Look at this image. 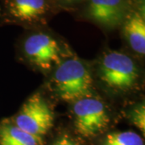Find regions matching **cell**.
I'll return each instance as SVG.
<instances>
[{
    "label": "cell",
    "mask_w": 145,
    "mask_h": 145,
    "mask_svg": "<svg viewBox=\"0 0 145 145\" xmlns=\"http://www.w3.org/2000/svg\"><path fill=\"white\" fill-rule=\"evenodd\" d=\"M52 145H80L77 141L68 135H63Z\"/></svg>",
    "instance_id": "cell-12"
},
{
    "label": "cell",
    "mask_w": 145,
    "mask_h": 145,
    "mask_svg": "<svg viewBox=\"0 0 145 145\" xmlns=\"http://www.w3.org/2000/svg\"><path fill=\"white\" fill-rule=\"evenodd\" d=\"M87 15L102 26L112 28L123 24L127 14L126 0H89Z\"/></svg>",
    "instance_id": "cell-6"
},
{
    "label": "cell",
    "mask_w": 145,
    "mask_h": 145,
    "mask_svg": "<svg viewBox=\"0 0 145 145\" xmlns=\"http://www.w3.org/2000/svg\"><path fill=\"white\" fill-rule=\"evenodd\" d=\"M72 103L74 126L80 135L94 137L107 127L110 117L101 99L89 95Z\"/></svg>",
    "instance_id": "cell-4"
},
{
    "label": "cell",
    "mask_w": 145,
    "mask_h": 145,
    "mask_svg": "<svg viewBox=\"0 0 145 145\" xmlns=\"http://www.w3.org/2000/svg\"><path fill=\"white\" fill-rule=\"evenodd\" d=\"M23 48L27 61L42 70H50L62 61L59 43L45 33H36L28 36Z\"/></svg>",
    "instance_id": "cell-5"
},
{
    "label": "cell",
    "mask_w": 145,
    "mask_h": 145,
    "mask_svg": "<svg viewBox=\"0 0 145 145\" xmlns=\"http://www.w3.org/2000/svg\"><path fill=\"white\" fill-rule=\"evenodd\" d=\"M129 118L132 123L139 129L145 132V108L144 104L140 103L131 110Z\"/></svg>",
    "instance_id": "cell-11"
},
{
    "label": "cell",
    "mask_w": 145,
    "mask_h": 145,
    "mask_svg": "<svg viewBox=\"0 0 145 145\" xmlns=\"http://www.w3.org/2000/svg\"><path fill=\"white\" fill-rule=\"evenodd\" d=\"M7 16L23 23L42 20L49 10L48 0H6Z\"/></svg>",
    "instance_id": "cell-7"
},
{
    "label": "cell",
    "mask_w": 145,
    "mask_h": 145,
    "mask_svg": "<svg viewBox=\"0 0 145 145\" xmlns=\"http://www.w3.org/2000/svg\"><path fill=\"white\" fill-rule=\"evenodd\" d=\"M99 75L107 88L116 92L134 88L140 77L138 67L132 58L117 51H109L101 57Z\"/></svg>",
    "instance_id": "cell-2"
},
{
    "label": "cell",
    "mask_w": 145,
    "mask_h": 145,
    "mask_svg": "<svg viewBox=\"0 0 145 145\" xmlns=\"http://www.w3.org/2000/svg\"><path fill=\"white\" fill-rule=\"evenodd\" d=\"M67 2H69V3H72V2H77V1H79V0H65Z\"/></svg>",
    "instance_id": "cell-13"
},
{
    "label": "cell",
    "mask_w": 145,
    "mask_h": 145,
    "mask_svg": "<svg viewBox=\"0 0 145 145\" xmlns=\"http://www.w3.org/2000/svg\"><path fill=\"white\" fill-rule=\"evenodd\" d=\"M0 145H44L43 139L20 129L8 119L0 122Z\"/></svg>",
    "instance_id": "cell-9"
},
{
    "label": "cell",
    "mask_w": 145,
    "mask_h": 145,
    "mask_svg": "<svg viewBox=\"0 0 145 145\" xmlns=\"http://www.w3.org/2000/svg\"><path fill=\"white\" fill-rule=\"evenodd\" d=\"M103 145H144V140L134 131H120L109 134Z\"/></svg>",
    "instance_id": "cell-10"
},
{
    "label": "cell",
    "mask_w": 145,
    "mask_h": 145,
    "mask_svg": "<svg viewBox=\"0 0 145 145\" xmlns=\"http://www.w3.org/2000/svg\"><path fill=\"white\" fill-rule=\"evenodd\" d=\"M123 34L132 50L140 55L145 53V20L144 14L133 11L123 21Z\"/></svg>",
    "instance_id": "cell-8"
},
{
    "label": "cell",
    "mask_w": 145,
    "mask_h": 145,
    "mask_svg": "<svg viewBox=\"0 0 145 145\" xmlns=\"http://www.w3.org/2000/svg\"><path fill=\"white\" fill-rule=\"evenodd\" d=\"M8 120L20 129L43 139L54 123V113L40 93L32 94L20 110Z\"/></svg>",
    "instance_id": "cell-3"
},
{
    "label": "cell",
    "mask_w": 145,
    "mask_h": 145,
    "mask_svg": "<svg viewBox=\"0 0 145 145\" xmlns=\"http://www.w3.org/2000/svg\"><path fill=\"white\" fill-rule=\"evenodd\" d=\"M53 86L61 99L69 103L91 95L93 78L88 67L77 58L65 60L56 67Z\"/></svg>",
    "instance_id": "cell-1"
}]
</instances>
